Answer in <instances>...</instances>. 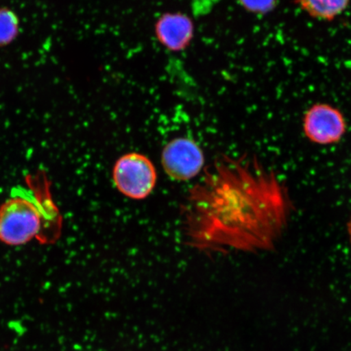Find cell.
<instances>
[{
	"instance_id": "1",
	"label": "cell",
	"mask_w": 351,
	"mask_h": 351,
	"mask_svg": "<svg viewBox=\"0 0 351 351\" xmlns=\"http://www.w3.org/2000/svg\"><path fill=\"white\" fill-rule=\"evenodd\" d=\"M292 209L285 184L257 158L219 156L182 206L184 241L208 256L271 251Z\"/></svg>"
},
{
	"instance_id": "2",
	"label": "cell",
	"mask_w": 351,
	"mask_h": 351,
	"mask_svg": "<svg viewBox=\"0 0 351 351\" xmlns=\"http://www.w3.org/2000/svg\"><path fill=\"white\" fill-rule=\"evenodd\" d=\"M45 171L25 177V186H17L0 205V241L19 247L35 239L42 245L59 240L63 217L50 191Z\"/></svg>"
},
{
	"instance_id": "3",
	"label": "cell",
	"mask_w": 351,
	"mask_h": 351,
	"mask_svg": "<svg viewBox=\"0 0 351 351\" xmlns=\"http://www.w3.org/2000/svg\"><path fill=\"white\" fill-rule=\"evenodd\" d=\"M112 179L121 194L131 199L143 200L155 189L157 172L147 156L131 152L117 160L113 167Z\"/></svg>"
},
{
	"instance_id": "4",
	"label": "cell",
	"mask_w": 351,
	"mask_h": 351,
	"mask_svg": "<svg viewBox=\"0 0 351 351\" xmlns=\"http://www.w3.org/2000/svg\"><path fill=\"white\" fill-rule=\"evenodd\" d=\"M161 163L170 178L175 181L186 182L201 173L205 157L194 140L178 137L165 145L161 154Z\"/></svg>"
},
{
	"instance_id": "5",
	"label": "cell",
	"mask_w": 351,
	"mask_h": 351,
	"mask_svg": "<svg viewBox=\"0 0 351 351\" xmlns=\"http://www.w3.org/2000/svg\"><path fill=\"white\" fill-rule=\"evenodd\" d=\"M302 129L310 142L328 146L343 138L346 122L339 109L328 104H315L306 112Z\"/></svg>"
},
{
	"instance_id": "6",
	"label": "cell",
	"mask_w": 351,
	"mask_h": 351,
	"mask_svg": "<svg viewBox=\"0 0 351 351\" xmlns=\"http://www.w3.org/2000/svg\"><path fill=\"white\" fill-rule=\"evenodd\" d=\"M156 34L162 45L170 51H180L191 41L194 26L182 13H167L157 21Z\"/></svg>"
},
{
	"instance_id": "7",
	"label": "cell",
	"mask_w": 351,
	"mask_h": 351,
	"mask_svg": "<svg viewBox=\"0 0 351 351\" xmlns=\"http://www.w3.org/2000/svg\"><path fill=\"white\" fill-rule=\"evenodd\" d=\"M298 5L313 19L332 21L349 6L350 0H296Z\"/></svg>"
},
{
	"instance_id": "8",
	"label": "cell",
	"mask_w": 351,
	"mask_h": 351,
	"mask_svg": "<svg viewBox=\"0 0 351 351\" xmlns=\"http://www.w3.org/2000/svg\"><path fill=\"white\" fill-rule=\"evenodd\" d=\"M19 32V17L10 8H0V47L10 45Z\"/></svg>"
},
{
	"instance_id": "9",
	"label": "cell",
	"mask_w": 351,
	"mask_h": 351,
	"mask_svg": "<svg viewBox=\"0 0 351 351\" xmlns=\"http://www.w3.org/2000/svg\"><path fill=\"white\" fill-rule=\"evenodd\" d=\"M245 10L254 14L263 15L274 10L278 0H239Z\"/></svg>"
},
{
	"instance_id": "10",
	"label": "cell",
	"mask_w": 351,
	"mask_h": 351,
	"mask_svg": "<svg viewBox=\"0 0 351 351\" xmlns=\"http://www.w3.org/2000/svg\"><path fill=\"white\" fill-rule=\"evenodd\" d=\"M348 234L349 237V241L351 245V216L350 217L349 221L348 223Z\"/></svg>"
}]
</instances>
